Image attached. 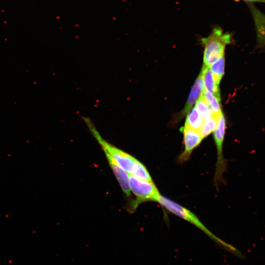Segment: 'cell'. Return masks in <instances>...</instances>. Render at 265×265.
Returning <instances> with one entry per match:
<instances>
[{"label": "cell", "mask_w": 265, "mask_h": 265, "mask_svg": "<svg viewBox=\"0 0 265 265\" xmlns=\"http://www.w3.org/2000/svg\"><path fill=\"white\" fill-rule=\"evenodd\" d=\"M195 107L201 114L204 121L209 120L214 114L207 101L202 96L196 101Z\"/></svg>", "instance_id": "obj_10"}, {"label": "cell", "mask_w": 265, "mask_h": 265, "mask_svg": "<svg viewBox=\"0 0 265 265\" xmlns=\"http://www.w3.org/2000/svg\"><path fill=\"white\" fill-rule=\"evenodd\" d=\"M204 90V86L202 75L200 72V74L198 76L194 83V85L192 87L184 108L183 109L181 112V114H180V117H184L186 114L189 112L192 106L201 96Z\"/></svg>", "instance_id": "obj_7"}, {"label": "cell", "mask_w": 265, "mask_h": 265, "mask_svg": "<svg viewBox=\"0 0 265 265\" xmlns=\"http://www.w3.org/2000/svg\"><path fill=\"white\" fill-rule=\"evenodd\" d=\"M131 175L141 180L153 182L145 166L138 160L136 162L133 172Z\"/></svg>", "instance_id": "obj_13"}, {"label": "cell", "mask_w": 265, "mask_h": 265, "mask_svg": "<svg viewBox=\"0 0 265 265\" xmlns=\"http://www.w3.org/2000/svg\"><path fill=\"white\" fill-rule=\"evenodd\" d=\"M218 115L214 114L209 120L204 121L202 127L199 131V132L203 138L214 131L216 126Z\"/></svg>", "instance_id": "obj_14"}, {"label": "cell", "mask_w": 265, "mask_h": 265, "mask_svg": "<svg viewBox=\"0 0 265 265\" xmlns=\"http://www.w3.org/2000/svg\"><path fill=\"white\" fill-rule=\"evenodd\" d=\"M243 1L252 2H264L265 3V0H242Z\"/></svg>", "instance_id": "obj_15"}, {"label": "cell", "mask_w": 265, "mask_h": 265, "mask_svg": "<svg viewBox=\"0 0 265 265\" xmlns=\"http://www.w3.org/2000/svg\"><path fill=\"white\" fill-rule=\"evenodd\" d=\"M204 122L203 117L196 108L194 107L186 117L185 126L199 132Z\"/></svg>", "instance_id": "obj_9"}, {"label": "cell", "mask_w": 265, "mask_h": 265, "mask_svg": "<svg viewBox=\"0 0 265 265\" xmlns=\"http://www.w3.org/2000/svg\"><path fill=\"white\" fill-rule=\"evenodd\" d=\"M231 35L219 26L213 27L210 34L201 39L204 47V65L210 67L223 55L227 45L231 42Z\"/></svg>", "instance_id": "obj_1"}, {"label": "cell", "mask_w": 265, "mask_h": 265, "mask_svg": "<svg viewBox=\"0 0 265 265\" xmlns=\"http://www.w3.org/2000/svg\"><path fill=\"white\" fill-rule=\"evenodd\" d=\"M157 202L168 211L197 227L207 235L213 241L225 249L232 251V252L236 253L237 252L236 249L234 247L225 242L211 232L194 213L185 207L162 195H160Z\"/></svg>", "instance_id": "obj_2"}, {"label": "cell", "mask_w": 265, "mask_h": 265, "mask_svg": "<svg viewBox=\"0 0 265 265\" xmlns=\"http://www.w3.org/2000/svg\"><path fill=\"white\" fill-rule=\"evenodd\" d=\"M201 72L202 75L204 89L211 92L220 100L219 84L215 80L210 67L204 65Z\"/></svg>", "instance_id": "obj_8"}, {"label": "cell", "mask_w": 265, "mask_h": 265, "mask_svg": "<svg viewBox=\"0 0 265 265\" xmlns=\"http://www.w3.org/2000/svg\"><path fill=\"white\" fill-rule=\"evenodd\" d=\"M129 178L131 191L136 197L131 204L132 210L143 202L158 201L161 194L153 182L141 180L131 174H129Z\"/></svg>", "instance_id": "obj_4"}, {"label": "cell", "mask_w": 265, "mask_h": 265, "mask_svg": "<svg viewBox=\"0 0 265 265\" xmlns=\"http://www.w3.org/2000/svg\"><path fill=\"white\" fill-rule=\"evenodd\" d=\"M184 136L185 149L179 157L180 162L188 159L192 151L201 142L203 138L198 131L184 126L180 129Z\"/></svg>", "instance_id": "obj_6"}, {"label": "cell", "mask_w": 265, "mask_h": 265, "mask_svg": "<svg viewBox=\"0 0 265 265\" xmlns=\"http://www.w3.org/2000/svg\"><path fill=\"white\" fill-rule=\"evenodd\" d=\"M201 96L207 101L214 114L218 115L222 112L219 103L220 100L212 93L204 89Z\"/></svg>", "instance_id": "obj_12"}, {"label": "cell", "mask_w": 265, "mask_h": 265, "mask_svg": "<svg viewBox=\"0 0 265 265\" xmlns=\"http://www.w3.org/2000/svg\"><path fill=\"white\" fill-rule=\"evenodd\" d=\"M82 119L104 152L108 153L120 167L128 174H132L137 159L104 139L89 118L83 117Z\"/></svg>", "instance_id": "obj_3"}, {"label": "cell", "mask_w": 265, "mask_h": 265, "mask_svg": "<svg viewBox=\"0 0 265 265\" xmlns=\"http://www.w3.org/2000/svg\"><path fill=\"white\" fill-rule=\"evenodd\" d=\"M225 127V119L222 112H221L218 115L216 126L213 132V137L217 153L214 180L216 184L223 181V174L226 167V161L223 157L222 151Z\"/></svg>", "instance_id": "obj_5"}, {"label": "cell", "mask_w": 265, "mask_h": 265, "mask_svg": "<svg viewBox=\"0 0 265 265\" xmlns=\"http://www.w3.org/2000/svg\"><path fill=\"white\" fill-rule=\"evenodd\" d=\"M225 58L222 56L214 61L209 67L215 80L219 84L224 74Z\"/></svg>", "instance_id": "obj_11"}]
</instances>
